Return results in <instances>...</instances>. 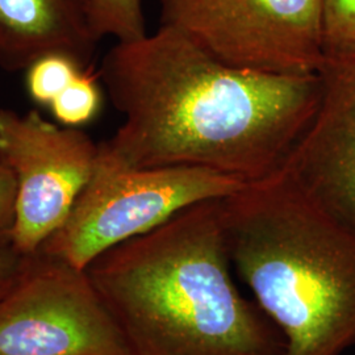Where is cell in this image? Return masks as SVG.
I'll list each match as a JSON object with an SVG mask.
<instances>
[{"label": "cell", "instance_id": "1", "mask_svg": "<svg viewBox=\"0 0 355 355\" xmlns=\"http://www.w3.org/2000/svg\"><path fill=\"white\" fill-rule=\"evenodd\" d=\"M98 71L124 117L102 142L116 159L203 167L248 186L283 171L321 96L320 74L232 67L166 26L117 42Z\"/></svg>", "mask_w": 355, "mask_h": 355}, {"label": "cell", "instance_id": "2", "mask_svg": "<svg viewBox=\"0 0 355 355\" xmlns=\"http://www.w3.org/2000/svg\"><path fill=\"white\" fill-rule=\"evenodd\" d=\"M223 199L192 204L86 271L132 355H284L286 338L230 275Z\"/></svg>", "mask_w": 355, "mask_h": 355}, {"label": "cell", "instance_id": "3", "mask_svg": "<svg viewBox=\"0 0 355 355\" xmlns=\"http://www.w3.org/2000/svg\"><path fill=\"white\" fill-rule=\"evenodd\" d=\"M230 262L286 338L284 355L355 346V232L284 171L223 199Z\"/></svg>", "mask_w": 355, "mask_h": 355}, {"label": "cell", "instance_id": "4", "mask_svg": "<svg viewBox=\"0 0 355 355\" xmlns=\"http://www.w3.org/2000/svg\"><path fill=\"white\" fill-rule=\"evenodd\" d=\"M246 186L203 167L128 166L101 142L87 184L40 250L86 270L105 250L161 225L183 208L228 198Z\"/></svg>", "mask_w": 355, "mask_h": 355}, {"label": "cell", "instance_id": "5", "mask_svg": "<svg viewBox=\"0 0 355 355\" xmlns=\"http://www.w3.org/2000/svg\"><path fill=\"white\" fill-rule=\"evenodd\" d=\"M171 26L218 61L275 76L318 74L321 0H159Z\"/></svg>", "mask_w": 355, "mask_h": 355}, {"label": "cell", "instance_id": "6", "mask_svg": "<svg viewBox=\"0 0 355 355\" xmlns=\"http://www.w3.org/2000/svg\"><path fill=\"white\" fill-rule=\"evenodd\" d=\"M0 355H132L86 270L38 250L0 297Z\"/></svg>", "mask_w": 355, "mask_h": 355}, {"label": "cell", "instance_id": "7", "mask_svg": "<svg viewBox=\"0 0 355 355\" xmlns=\"http://www.w3.org/2000/svg\"><path fill=\"white\" fill-rule=\"evenodd\" d=\"M99 144L79 128L54 124L37 111L0 108V164L16 179L10 246L36 253L64 223L95 168Z\"/></svg>", "mask_w": 355, "mask_h": 355}, {"label": "cell", "instance_id": "8", "mask_svg": "<svg viewBox=\"0 0 355 355\" xmlns=\"http://www.w3.org/2000/svg\"><path fill=\"white\" fill-rule=\"evenodd\" d=\"M318 111L283 171L355 232V61L324 62Z\"/></svg>", "mask_w": 355, "mask_h": 355}, {"label": "cell", "instance_id": "9", "mask_svg": "<svg viewBox=\"0 0 355 355\" xmlns=\"http://www.w3.org/2000/svg\"><path fill=\"white\" fill-rule=\"evenodd\" d=\"M99 40L87 0H0V66L26 71L51 54L94 67Z\"/></svg>", "mask_w": 355, "mask_h": 355}, {"label": "cell", "instance_id": "10", "mask_svg": "<svg viewBox=\"0 0 355 355\" xmlns=\"http://www.w3.org/2000/svg\"><path fill=\"white\" fill-rule=\"evenodd\" d=\"M99 79V71H95V67L82 70L51 103L48 108L60 125L80 128L98 117L104 101Z\"/></svg>", "mask_w": 355, "mask_h": 355}, {"label": "cell", "instance_id": "11", "mask_svg": "<svg viewBox=\"0 0 355 355\" xmlns=\"http://www.w3.org/2000/svg\"><path fill=\"white\" fill-rule=\"evenodd\" d=\"M95 36L130 42L145 37L146 28L141 0H87Z\"/></svg>", "mask_w": 355, "mask_h": 355}, {"label": "cell", "instance_id": "12", "mask_svg": "<svg viewBox=\"0 0 355 355\" xmlns=\"http://www.w3.org/2000/svg\"><path fill=\"white\" fill-rule=\"evenodd\" d=\"M324 62L355 61V0H321Z\"/></svg>", "mask_w": 355, "mask_h": 355}, {"label": "cell", "instance_id": "13", "mask_svg": "<svg viewBox=\"0 0 355 355\" xmlns=\"http://www.w3.org/2000/svg\"><path fill=\"white\" fill-rule=\"evenodd\" d=\"M82 70L86 69L70 57L45 55L26 69V92L33 102L48 108Z\"/></svg>", "mask_w": 355, "mask_h": 355}, {"label": "cell", "instance_id": "14", "mask_svg": "<svg viewBox=\"0 0 355 355\" xmlns=\"http://www.w3.org/2000/svg\"><path fill=\"white\" fill-rule=\"evenodd\" d=\"M16 192L17 187L12 171L0 164V249L11 243Z\"/></svg>", "mask_w": 355, "mask_h": 355}, {"label": "cell", "instance_id": "15", "mask_svg": "<svg viewBox=\"0 0 355 355\" xmlns=\"http://www.w3.org/2000/svg\"><path fill=\"white\" fill-rule=\"evenodd\" d=\"M26 255L17 253L11 246L0 249V283L12 279L24 263Z\"/></svg>", "mask_w": 355, "mask_h": 355}, {"label": "cell", "instance_id": "16", "mask_svg": "<svg viewBox=\"0 0 355 355\" xmlns=\"http://www.w3.org/2000/svg\"><path fill=\"white\" fill-rule=\"evenodd\" d=\"M15 277H16V275H15ZM15 277H13L12 279L6 280V282L0 283V297L10 288V286H11V283H12V280L15 279Z\"/></svg>", "mask_w": 355, "mask_h": 355}]
</instances>
